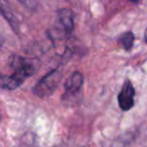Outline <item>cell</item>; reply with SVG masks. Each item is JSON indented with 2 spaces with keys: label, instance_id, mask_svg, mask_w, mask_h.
<instances>
[{
  "label": "cell",
  "instance_id": "cell-1",
  "mask_svg": "<svg viewBox=\"0 0 147 147\" xmlns=\"http://www.w3.org/2000/svg\"><path fill=\"white\" fill-rule=\"evenodd\" d=\"M13 72L10 75H0V86L8 90H14L24 83L26 79L38 70L39 61L34 58L13 56L11 61Z\"/></svg>",
  "mask_w": 147,
  "mask_h": 147
},
{
  "label": "cell",
  "instance_id": "cell-2",
  "mask_svg": "<svg viewBox=\"0 0 147 147\" xmlns=\"http://www.w3.org/2000/svg\"><path fill=\"white\" fill-rule=\"evenodd\" d=\"M62 77V73L57 69L51 70L49 73L43 76L33 88V92L36 96L44 98L51 95L58 86Z\"/></svg>",
  "mask_w": 147,
  "mask_h": 147
},
{
  "label": "cell",
  "instance_id": "cell-3",
  "mask_svg": "<svg viewBox=\"0 0 147 147\" xmlns=\"http://www.w3.org/2000/svg\"><path fill=\"white\" fill-rule=\"evenodd\" d=\"M134 95H135V90H134L131 81L126 80L120 90L119 95H118V103L122 110L127 111L133 107Z\"/></svg>",
  "mask_w": 147,
  "mask_h": 147
},
{
  "label": "cell",
  "instance_id": "cell-4",
  "mask_svg": "<svg viewBox=\"0 0 147 147\" xmlns=\"http://www.w3.org/2000/svg\"><path fill=\"white\" fill-rule=\"evenodd\" d=\"M57 24L65 34H70L74 28L73 12L67 8L60 9L57 13Z\"/></svg>",
  "mask_w": 147,
  "mask_h": 147
},
{
  "label": "cell",
  "instance_id": "cell-5",
  "mask_svg": "<svg viewBox=\"0 0 147 147\" xmlns=\"http://www.w3.org/2000/svg\"><path fill=\"white\" fill-rule=\"evenodd\" d=\"M83 84V75L79 71H75L67 78L64 88L67 94H75L80 90Z\"/></svg>",
  "mask_w": 147,
  "mask_h": 147
},
{
  "label": "cell",
  "instance_id": "cell-6",
  "mask_svg": "<svg viewBox=\"0 0 147 147\" xmlns=\"http://www.w3.org/2000/svg\"><path fill=\"white\" fill-rule=\"evenodd\" d=\"M118 43L119 45L126 51H129L130 49L132 48L134 43V34L131 31H128V32H125L124 34H122L120 36L119 40H118Z\"/></svg>",
  "mask_w": 147,
  "mask_h": 147
},
{
  "label": "cell",
  "instance_id": "cell-7",
  "mask_svg": "<svg viewBox=\"0 0 147 147\" xmlns=\"http://www.w3.org/2000/svg\"><path fill=\"white\" fill-rule=\"evenodd\" d=\"M0 12H1V13L3 14L4 16H5V18L8 20V22H9L10 24H11V26H13V28L17 26V22H16V20H15V18H14V16L12 15V14L10 13V12L8 11V10H6V9H4V8H2L1 5H0Z\"/></svg>",
  "mask_w": 147,
  "mask_h": 147
},
{
  "label": "cell",
  "instance_id": "cell-8",
  "mask_svg": "<svg viewBox=\"0 0 147 147\" xmlns=\"http://www.w3.org/2000/svg\"><path fill=\"white\" fill-rule=\"evenodd\" d=\"M19 1L28 9H36L38 6V0H19Z\"/></svg>",
  "mask_w": 147,
  "mask_h": 147
},
{
  "label": "cell",
  "instance_id": "cell-9",
  "mask_svg": "<svg viewBox=\"0 0 147 147\" xmlns=\"http://www.w3.org/2000/svg\"><path fill=\"white\" fill-rule=\"evenodd\" d=\"M144 40H145V42L147 43V28L145 30V33H144Z\"/></svg>",
  "mask_w": 147,
  "mask_h": 147
},
{
  "label": "cell",
  "instance_id": "cell-10",
  "mask_svg": "<svg viewBox=\"0 0 147 147\" xmlns=\"http://www.w3.org/2000/svg\"><path fill=\"white\" fill-rule=\"evenodd\" d=\"M2 45H3V39H2L1 37H0V49H1Z\"/></svg>",
  "mask_w": 147,
  "mask_h": 147
},
{
  "label": "cell",
  "instance_id": "cell-11",
  "mask_svg": "<svg viewBox=\"0 0 147 147\" xmlns=\"http://www.w3.org/2000/svg\"><path fill=\"white\" fill-rule=\"evenodd\" d=\"M128 1L132 2V3H138V1H139V0H128Z\"/></svg>",
  "mask_w": 147,
  "mask_h": 147
}]
</instances>
